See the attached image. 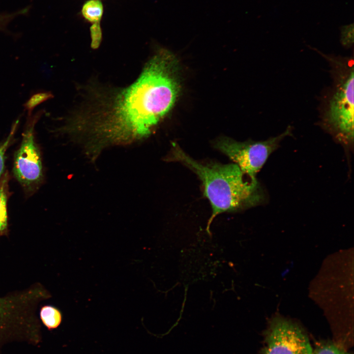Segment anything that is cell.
Returning a JSON list of instances; mask_svg holds the SVG:
<instances>
[{
	"instance_id": "12",
	"label": "cell",
	"mask_w": 354,
	"mask_h": 354,
	"mask_svg": "<svg viewBox=\"0 0 354 354\" xmlns=\"http://www.w3.org/2000/svg\"><path fill=\"white\" fill-rule=\"evenodd\" d=\"M91 47L94 49L98 48L101 42L102 33L100 22L92 23L90 27Z\"/></svg>"
},
{
	"instance_id": "5",
	"label": "cell",
	"mask_w": 354,
	"mask_h": 354,
	"mask_svg": "<svg viewBox=\"0 0 354 354\" xmlns=\"http://www.w3.org/2000/svg\"><path fill=\"white\" fill-rule=\"evenodd\" d=\"M309 339L296 324L274 318L268 329L263 354H313Z\"/></svg>"
},
{
	"instance_id": "2",
	"label": "cell",
	"mask_w": 354,
	"mask_h": 354,
	"mask_svg": "<svg viewBox=\"0 0 354 354\" xmlns=\"http://www.w3.org/2000/svg\"><path fill=\"white\" fill-rule=\"evenodd\" d=\"M166 160L181 163L195 173L202 181L204 195L212 208L206 227L208 233L211 223L219 214L248 208L264 201V194L257 180L247 179L235 163L198 161L174 142Z\"/></svg>"
},
{
	"instance_id": "6",
	"label": "cell",
	"mask_w": 354,
	"mask_h": 354,
	"mask_svg": "<svg viewBox=\"0 0 354 354\" xmlns=\"http://www.w3.org/2000/svg\"><path fill=\"white\" fill-rule=\"evenodd\" d=\"M36 118L34 117L28 122L14 161V175L27 191L35 189L43 177L40 153L34 138Z\"/></svg>"
},
{
	"instance_id": "15",
	"label": "cell",
	"mask_w": 354,
	"mask_h": 354,
	"mask_svg": "<svg viewBox=\"0 0 354 354\" xmlns=\"http://www.w3.org/2000/svg\"><path fill=\"white\" fill-rule=\"evenodd\" d=\"M341 40L343 45L351 46L354 42L353 24L343 27L341 30Z\"/></svg>"
},
{
	"instance_id": "8",
	"label": "cell",
	"mask_w": 354,
	"mask_h": 354,
	"mask_svg": "<svg viewBox=\"0 0 354 354\" xmlns=\"http://www.w3.org/2000/svg\"><path fill=\"white\" fill-rule=\"evenodd\" d=\"M9 176L7 172L3 174L0 179V236L8 232L7 201L8 197Z\"/></svg>"
},
{
	"instance_id": "9",
	"label": "cell",
	"mask_w": 354,
	"mask_h": 354,
	"mask_svg": "<svg viewBox=\"0 0 354 354\" xmlns=\"http://www.w3.org/2000/svg\"><path fill=\"white\" fill-rule=\"evenodd\" d=\"M40 316L42 323L49 329L58 328L62 320L60 311L52 305L43 306L40 309Z\"/></svg>"
},
{
	"instance_id": "1",
	"label": "cell",
	"mask_w": 354,
	"mask_h": 354,
	"mask_svg": "<svg viewBox=\"0 0 354 354\" xmlns=\"http://www.w3.org/2000/svg\"><path fill=\"white\" fill-rule=\"evenodd\" d=\"M175 56L161 49L130 86L68 122L69 133L84 137L94 157L104 148L131 143L149 136L169 112L179 92Z\"/></svg>"
},
{
	"instance_id": "7",
	"label": "cell",
	"mask_w": 354,
	"mask_h": 354,
	"mask_svg": "<svg viewBox=\"0 0 354 354\" xmlns=\"http://www.w3.org/2000/svg\"><path fill=\"white\" fill-rule=\"evenodd\" d=\"M12 304L7 296H0V342L5 335L10 334L14 325Z\"/></svg>"
},
{
	"instance_id": "11",
	"label": "cell",
	"mask_w": 354,
	"mask_h": 354,
	"mask_svg": "<svg viewBox=\"0 0 354 354\" xmlns=\"http://www.w3.org/2000/svg\"><path fill=\"white\" fill-rule=\"evenodd\" d=\"M18 123V121L15 122L6 139L0 143V179L4 171L5 154L14 137Z\"/></svg>"
},
{
	"instance_id": "13",
	"label": "cell",
	"mask_w": 354,
	"mask_h": 354,
	"mask_svg": "<svg viewBox=\"0 0 354 354\" xmlns=\"http://www.w3.org/2000/svg\"><path fill=\"white\" fill-rule=\"evenodd\" d=\"M52 94L48 92H41L33 95L26 103L25 107L31 112L33 109L41 103L50 98Z\"/></svg>"
},
{
	"instance_id": "10",
	"label": "cell",
	"mask_w": 354,
	"mask_h": 354,
	"mask_svg": "<svg viewBox=\"0 0 354 354\" xmlns=\"http://www.w3.org/2000/svg\"><path fill=\"white\" fill-rule=\"evenodd\" d=\"M103 6L100 0H89L83 6L82 13L85 18L92 23L100 22Z\"/></svg>"
},
{
	"instance_id": "4",
	"label": "cell",
	"mask_w": 354,
	"mask_h": 354,
	"mask_svg": "<svg viewBox=\"0 0 354 354\" xmlns=\"http://www.w3.org/2000/svg\"><path fill=\"white\" fill-rule=\"evenodd\" d=\"M291 131V129L288 128L281 134L262 141L240 142L222 137L217 140L213 146L234 161L248 177L256 180L257 174L269 155Z\"/></svg>"
},
{
	"instance_id": "3",
	"label": "cell",
	"mask_w": 354,
	"mask_h": 354,
	"mask_svg": "<svg viewBox=\"0 0 354 354\" xmlns=\"http://www.w3.org/2000/svg\"><path fill=\"white\" fill-rule=\"evenodd\" d=\"M333 65L335 87L328 101L323 120L343 144L354 142V66L349 59H329Z\"/></svg>"
},
{
	"instance_id": "14",
	"label": "cell",
	"mask_w": 354,
	"mask_h": 354,
	"mask_svg": "<svg viewBox=\"0 0 354 354\" xmlns=\"http://www.w3.org/2000/svg\"><path fill=\"white\" fill-rule=\"evenodd\" d=\"M313 354H350L332 344H324L318 347Z\"/></svg>"
}]
</instances>
